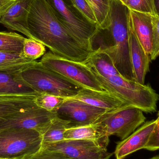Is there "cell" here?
<instances>
[{"label": "cell", "mask_w": 159, "mask_h": 159, "mask_svg": "<svg viewBox=\"0 0 159 159\" xmlns=\"http://www.w3.org/2000/svg\"><path fill=\"white\" fill-rule=\"evenodd\" d=\"M28 23L33 39L60 57L84 62L92 53L84 48L62 25L45 0H33Z\"/></svg>", "instance_id": "1"}, {"label": "cell", "mask_w": 159, "mask_h": 159, "mask_svg": "<svg viewBox=\"0 0 159 159\" xmlns=\"http://www.w3.org/2000/svg\"><path fill=\"white\" fill-rule=\"evenodd\" d=\"M129 17L130 9L126 5L119 0H112L109 26L106 29L98 28L93 43L98 44L95 50L105 52L110 57L122 77L134 80L130 56Z\"/></svg>", "instance_id": "2"}, {"label": "cell", "mask_w": 159, "mask_h": 159, "mask_svg": "<svg viewBox=\"0 0 159 159\" xmlns=\"http://www.w3.org/2000/svg\"><path fill=\"white\" fill-rule=\"evenodd\" d=\"M93 72L105 90L126 104L135 107L146 113L157 111L159 95L149 85L125 79L121 75L104 78Z\"/></svg>", "instance_id": "3"}, {"label": "cell", "mask_w": 159, "mask_h": 159, "mask_svg": "<svg viewBox=\"0 0 159 159\" xmlns=\"http://www.w3.org/2000/svg\"><path fill=\"white\" fill-rule=\"evenodd\" d=\"M23 80L39 94L70 98L81 88L35 61L20 72Z\"/></svg>", "instance_id": "4"}, {"label": "cell", "mask_w": 159, "mask_h": 159, "mask_svg": "<svg viewBox=\"0 0 159 159\" xmlns=\"http://www.w3.org/2000/svg\"><path fill=\"white\" fill-rule=\"evenodd\" d=\"M62 25L88 51H93L92 39L98 30L97 24L87 20L70 0H45Z\"/></svg>", "instance_id": "5"}, {"label": "cell", "mask_w": 159, "mask_h": 159, "mask_svg": "<svg viewBox=\"0 0 159 159\" xmlns=\"http://www.w3.org/2000/svg\"><path fill=\"white\" fill-rule=\"evenodd\" d=\"M41 133L33 129H9L0 130V159H26L42 148Z\"/></svg>", "instance_id": "6"}, {"label": "cell", "mask_w": 159, "mask_h": 159, "mask_svg": "<svg viewBox=\"0 0 159 159\" xmlns=\"http://www.w3.org/2000/svg\"><path fill=\"white\" fill-rule=\"evenodd\" d=\"M40 62L46 68L60 75L80 88L105 91L92 70L84 62L65 58L51 51L46 53Z\"/></svg>", "instance_id": "7"}, {"label": "cell", "mask_w": 159, "mask_h": 159, "mask_svg": "<svg viewBox=\"0 0 159 159\" xmlns=\"http://www.w3.org/2000/svg\"><path fill=\"white\" fill-rule=\"evenodd\" d=\"M143 112L135 107L125 105L106 112L95 121L102 126L109 137L116 135L123 140L145 123Z\"/></svg>", "instance_id": "8"}, {"label": "cell", "mask_w": 159, "mask_h": 159, "mask_svg": "<svg viewBox=\"0 0 159 159\" xmlns=\"http://www.w3.org/2000/svg\"><path fill=\"white\" fill-rule=\"evenodd\" d=\"M56 116V113L46 111L35 104L10 115L0 121V130L9 129H33L42 135Z\"/></svg>", "instance_id": "9"}, {"label": "cell", "mask_w": 159, "mask_h": 159, "mask_svg": "<svg viewBox=\"0 0 159 159\" xmlns=\"http://www.w3.org/2000/svg\"><path fill=\"white\" fill-rule=\"evenodd\" d=\"M41 149L58 151L72 159H109L113 155L92 140H64L42 144Z\"/></svg>", "instance_id": "10"}, {"label": "cell", "mask_w": 159, "mask_h": 159, "mask_svg": "<svg viewBox=\"0 0 159 159\" xmlns=\"http://www.w3.org/2000/svg\"><path fill=\"white\" fill-rule=\"evenodd\" d=\"M106 112L79 100L66 98L56 114L60 118L70 121L73 127L92 124Z\"/></svg>", "instance_id": "11"}, {"label": "cell", "mask_w": 159, "mask_h": 159, "mask_svg": "<svg viewBox=\"0 0 159 159\" xmlns=\"http://www.w3.org/2000/svg\"><path fill=\"white\" fill-rule=\"evenodd\" d=\"M33 0H15L0 16V23L7 29L16 31L34 39L29 31L28 19Z\"/></svg>", "instance_id": "12"}, {"label": "cell", "mask_w": 159, "mask_h": 159, "mask_svg": "<svg viewBox=\"0 0 159 159\" xmlns=\"http://www.w3.org/2000/svg\"><path fill=\"white\" fill-rule=\"evenodd\" d=\"M156 120L145 122L129 137L118 142L115 151L116 159H124L138 150L144 149L156 125Z\"/></svg>", "instance_id": "13"}, {"label": "cell", "mask_w": 159, "mask_h": 159, "mask_svg": "<svg viewBox=\"0 0 159 159\" xmlns=\"http://www.w3.org/2000/svg\"><path fill=\"white\" fill-rule=\"evenodd\" d=\"M130 56L134 80L144 84L146 75L149 70L150 57L138 41L133 28L130 13L129 20Z\"/></svg>", "instance_id": "14"}, {"label": "cell", "mask_w": 159, "mask_h": 159, "mask_svg": "<svg viewBox=\"0 0 159 159\" xmlns=\"http://www.w3.org/2000/svg\"><path fill=\"white\" fill-rule=\"evenodd\" d=\"M69 98L79 100L107 112L127 105L108 92L84 88H81L76 95Z\"/></svg>", "instance_id": "15"}, {"label": "cell", "mask_w": 159, "mask_h": 159, "mask_svg": "<svg viewBox=\"0 0 159 159\" xmlns=\"http://www.w3.org/2000/svg\"><path fill=\"white\" fill-rule=\"evenodd\" d=\"M130 19L135 35L147 54L152 53L153 37V16L130 10Z\"/></svg>", "instance_id": "16"}, {"label": "cell", "mask_w": 159, "mask_h": 159, "mask_svg": "<svg viewBox=\"0 0 159 159\" xmlns=\"http://www.w3.org/2000/svg\"><path fill=\"white\" fill-rule=\"evenodd\" d=\"M92 140L107 148L109 143V136L102 126L97 121L90 125L71 127L64 133V140Z\"/></svg>", "instance_id": "17"}, {"label": "cell", "mask_w": 159, "mask_h": 159, "mask_svg": "<svg viewBox=\"0 0 159 159\" xmlns=\"http://www.w3.org/2000/svg\"><path fill=\"white\" fill-rule=\"evenodd\" d=\"M21 77L20 72L0 71V95H38Z\"/></svg>", "instance_id": "18"}, {"label": "cell", "mask_w": 159, "mask_h": 159, "mask_svg": "<svg viewBox=\"0 0 159 159\" xmlns=\"http://www.w3.org/2000/svg\"><path fill=\"white\" fill-rule=\"evenodd\" d=\"M38 95H0V121L23 108L35 104L34 99Z\"/></svg>", "instance_id": "19"}, {"label": "cell", "mask_w": 159, "mask_h": 159, "mask_svg": "<svg viewBox=\"0 0 159 159\" xmlns=\"http://www.w3.org/2000/svg\"><path fill=\"white\" fill-rule=\"evenodd\" d=\"M84 63L94 72L104 78L121 75L115 67L110 57L105 52L98 49L91 53Z\"/></svg>", "instance_id": "20"}, {"label": "cell", "mask_w": 159, "mask_h": 159, "mask_svg": "<svg viewBox=\"0 0 159 159\" xmlns=\"http://www.w3.org/2000/svg\"><path fill=\"white\" fill-rule=\"evenodd\" d=\"M35 61L25 57L22 54L0 51V71L21 72Z\"/></svg>", "instance_id": "21"}, {"label": "cell", "mask_w": 159, "mask_h": 159, "mask_svg": "<svg viewBox=\"0 0 159 159\" xmlns=\"http://www.w3.org/2000/svg\"><path fill=\"white\" fill-rule=\"evenodd\" d=\"M70 122L57 116L52 120L46 131L42 134V144L57 143L64 140V133L71 128Z\"/></svg>", "instance_id": "22"}, {"label": "cell", "mask_w": 159, "mask_h": 159, "mask_svg": "<svg viewBox=\"0 0 159 159\" xmlns=\"http://www.w3.org/2000/svg\"><path fill=\"white\" fill-rule=\"evenodd\" d=\"M97 20L98 27L107 28L109 24L110 0H86Z\"/></svg>", "instance_id": "23"}, {"label": "cell", "mask_w": 159, "mask_h": 159, "mask_svg": "<svg viewBox=\"0 0 159 159\" xmlns=\"http://www.w3.org/2000/svg\"><path fill=\"white\" fill-rule=\"evenodd\" d=\"M25 39V37L16 33L0 32V51L22 54Z\"/></svg>", "instance_id": "24"}, {"label": "cell", "mask_w": 159, "mask_h": 159, "mask_svg": "<svg viewBox=\"0 0 159 159\" xmlns=\"http://www.w3.org/2000/svg\"><path fill=\"white\" fill-rule=\"evenodd\" d=\"M66 100V98L48 94H39L34 99L37 106L48 112L56 113Z\"/></svg>", "instance_id": "25"}, {"label": "cell", "mask_w": 159, "mask_h": 159, "mask_svg": "<svg viewBox=\"0 0 159 159\" xmlns=\"http://www.w3.org/2000/svg\"><path fill=\"white\" fill-rule=\"evenodd\" d=\"M45 46L40 42L25 38L23 42L22 55L25 57L36 61L46 54Z\"/></svg>", "instance_id": "26"}, {"label": "cell", "mask_w": 159, "mask_h": 159, "mask_svg": "<svg viewBox=\"0 0 159 159\" xmlns=\"http://www.w3.org/2000/svg\"><path fill=\"white\" fill-rule=\"evenodd\" d=\"M130 10L155 16L153 0H120Z\"/></svg>", "instance_id": "27"}, {"label": "cell", "mask_w": 159, "mask_h": 159, "mask_svg": "<svg viewBox=\"0 0 159 159\" xmlns=\"http://www.w3.org/2000/svg\"><path fill=\"white\" fill-rule=\"evenodd\" d=\"M70 1L75 7L87 20L93 24H97V20L94 14L86 0Z\"/></svg>", "instance_id": "28"}, {"label": "cell", "mask_w": 159, "mask_h": 159, "mask_svg": "<svg viewBox=\"0 0 159 159\" xmlns=\"http://www.w3.org/2000/svg\"><path fill=\"white\" fill-rule=\"evenodd\" d=\"M153 37L151 61L155 60L159 56V17L153 16Z\"/></svg>", "instance_id": "29"}, {"label": "cell", "mask_w": 159, "mask_h": 159, "mask_svg": "<svg viewBox=\"0 0 159 159\" xmlns=\"http://www.w3.org/2000/svg\"><path fill=\"white\" fill-rule=\"evenodd\" d=\"M26 159H72L61 152L41 149L37 153Z\"/></svg>", "instance_id": "30"}, {"label": "cell", "mask_w": 159, "mask_h": 159, "mask_svg": "<svg viewBox=\"0 0 159 159\" xmlns=\"http://www.w3.org/2000/svg\"><path fill=\"white\" fill-rule=\"evenodd\" d=\"M156 125L151 134L149 141L144 149L149 151H156L159 149V111L157 118L156 120Z\"/></svg>", "instance_id": "31"}, {"label": "cell", "mask_w": 159, "mask_h": 159, "mask_svg": "<svg viewBox=\"0 0 159 159\" xmlns=\"http://www.w3.org/2000/svg\"><path fill=\"white\" fill-rule=\"evenodd\" d=\"M15 0H0V16L2 15Z\"/></svg>", "instance_id": "32"}, {"label": "cell", "mask_w": 159, "mask_h": 159, "mask_svg": "<svg viewBox=\"0 0 159 159\" xmlns=\"http://www.w3.org/2000/svg\"><path fill=\"white\" fill-rule=\"evenodd\" d=\"M155 16L159 17V0H153Z\"/></svg>", "instance_id": "33"}, {"label": "cell", "mask_w": 159, "mask_h": 159, "mask_svg": "<svg viewBox=\"0 0 159 159\" xmlns=\"http://www.w3.org/2000/svg\"><path fill=\"white\" fill-rule=\"evenodd\" d=\"M148 159H159V155H158V156H155V157H153Z\"/></svg>", "instance_id": "34"}]
</instances>
